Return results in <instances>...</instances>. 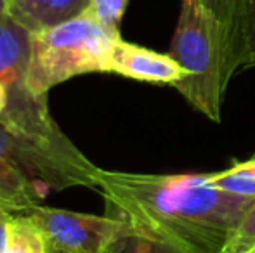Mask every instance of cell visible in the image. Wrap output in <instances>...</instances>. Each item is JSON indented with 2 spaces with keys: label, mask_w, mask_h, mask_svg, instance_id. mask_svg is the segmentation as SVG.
<instances>
[{
  "label": "cell",
  "mask_w": 255,
  "mask_h": 253,
  "mask_svg": "<svg viewBox=\"0 0 255 253\" xmlns=\"http://www.w3.org/2000/svg\"><path fill=\"white\" fill-rule=\"evenodd\" d=\"M127 3L128 0H91V10L104 26L120 31V21Z\"/></svg>",
  "instance_id": "obj_14"
},
{
  "label": "cell",
  "mask_w": 255,
  "mask_h": 253,
  "mask_svg": "<svg viewBox=\"0 0 255 253\" xmlns=\"http://www.w3.org/2000/svg\"><path fill=\"white\" fill-rule=\"evenodd\" d=\"M31 58V31L9 12L0 16V85L7 102L0 120L28 134L64 142L70 141L49 115L47 101L38 99L28 88Z\"/></svg>",
  "instance_id": "obj_5"
},
{
  "label": "cell",
  "mask_w": 255,
  "mask_h": 253,
  "mask_svg": "<svg viewBox=\"0 0 255 253\" xmlns=\"http://www.w3.org/2000/svg\"><path fill=\"white\" fill-rule=\"evenodd\" d=\"M106 253H184L168 243L125 227L108 247Z\"/></svg>",
  "instance_id": "obj_12"
},
{
  "label": "cell",
  "mask_w": 255,
  "mask_h": 253,
  "mask_svg": "<svg viewBox=\"0 0 255 253\" xmlns=\"http://www.w3.org/2000/svg\"><path fill=\"white\" fill-rule=\"evenodd\" d=\"M91 9V0H9V14L33 31L59 24Z\"/></svg>",
  "instance_id": "obj_9"
},
{
  "label": "cell",
  "mask_w": 255,
  "mask_h": 253,
  "mask_svg": "<svg viewBox=\"0 0 255 253\" xmlns=\"http://www.w3.org/2000/svg\"><path fill=\"white\" fill-rule=\"evenodd\" d=\"M98 170L70 141H49L0 120V206L10 213L70 187L96 189Z\"/></svg>",
  "instance_id": "obj_2"
},
{
  "label": "cell",
  "mask_w": 255,
  "mask_h": 253,
  "mask_svg": "<svg viewBox=\"0 0 255 253\" xmlns=\"http://www.w3.org/2000/svg\"><path fill=\"white\" fill-rule=\"evenodd\" d=\"M110 217L184 253H226L252 198L210 186L207 173L158 175L98 170Z\"/></svg>",
  "instance_id": "obj_1"
},
{
  "label": "cell",
  "mask_w": 255,
  "mask_h": 253,
  "mask_svg": "<svg viewBox=\"0 0 255 253\" xmlns=\"http://www.w3.org/2000/svg\"><path fill=\"white\" fill-rule=\"evenodd\" d=\"M12 213L0 206V253H5V240H7V224Z\"/></svg>",
  "instance_id": "obj_16"
},
{
  "label": "cell",
  "mask_w": 255,
  "mask_h": 253,
  "mask_svg": "<svg viewBox=\"0 0 255 253\" xmlns=\"http://www.w3.org/2000/svg\"><path fill=\"white\" fill-rule=\"evenodd\" d=\"M203 5L210 10L219 21L224 37V51H226V35H228L229 21H231V10H233V0H202Z\"/></svg>",
  "instance_id": "obj_15"
},
{
  "label": "cell",
  "mask_w": 255,
  "mask_h": 253,
  "mask_svg": "<svg viewBox=\"0 0 255 253\" xmlns=\"http://www.w3.org/2000/svg\"><path fill=\"white\" fill-rule=\"evenodd\" d=\"M168 54L186 71L174 87L202 115L221 122V106L231 73L219 21L202 0H182Z\"/></svg>",
  "instance_id": "obj_4"
},
{
  "label": "cell",
  "mask_w": 255,
  "mask_h": 253,
  "mask_svg": "<svg viewBox=\"0 0 255 253\" xmlns=\"http://www.w3.org/2000/svg\"><path fill=\"white\" fill-rule=\"evenodd\" d=\"M5 102H7V94H5V88L0 85V108H2V111H3V108H5Z\"/></svg>",
  "instance_id": "obj_17"
},
{
  "label": "cell",
  "mask_w": 255,
  "mask_h": 253,
  "mask_svg": "<svg viewBox=\"0 0 255 253\" xmlns=\"http://www.w3.org/2000/svg\"><path fill=\"white\" fill-rule=\"evenodd\" d=\"M120 31L104 26L91 9L31 33L28 88L47 101L52 87L78 75L110 73V56Z\"/></svg>",
  "instance_id": "obj_3"
},
{
  "label": "cell",
  "mask_w": 255,
  "mask_h": 253,
  "mask_svg": "<svg viewBox=\"0 0 255 253\" xmlns=\"http://www.w3.org/2000/svg\"><path fill=\"white\" fill-rule=\"evenodd\" d=\"M243 253H255V247L250 248V250H247V252H243Z\"/></svg>",
  "instance_id": "obj_20"
},
{
  "label": "cell",
  "mask_w": 255,
  "mask_h": 253,
  "mask_svg": "<svg viewBox=\"0 0 255 253\" xmlns=\"http://www.w3.org/2000/svg\"><path fill=\"white\" fill-rule=\"evenodd\" d=\"M9 12V0H0V16Z\"/></svg>",
  "instance_id": "obj_18"
},
{
  "label": "cell",
  "mask_w": 255,
  "mask_h": 253,
  "mask_svg": "<svg viewBox=\"0 0 255 253\" xmlns=\"http://www.w3.org/2000/svg\"><path fill=\"white\" fill-rule=\"evenodd\" d=\"M28 215L38 224L47 243L68 253H106L111 241L127 227L115 217L68 212L52 206L35 205Z\"/></svg>",
  "instance_id": "obj_6"
},
{
  "label": "cell",
  "mask_w": 255,
  "mask_h": 253,
  "mask_svg": "<svg viewBox=\"0 0 255 253\" xmlns=\"http://www.w3.org/2000/svg\"><path fill=\"white\" fill-rule=\"evenodd\" d=\"M207 180L221 191L255 199V156L245 162H235L222 172L207 173Z\"/></svg>",
  "instance_id": "obj_11"
},
{
  "label": "cell",
  "mask_w": 255,
  "mask_h": 253,
  "mask_svg": "<svg viewBox=\"0 0 255 253\" xmlns=\"http://www.w3.org/2000/svg\"><path fill=\"white\" fill-rule=\"evenodd\" d=\"M110 73L139 82L168 85L179 84L186 77V71L170 54H160L122 38H118L111 51Z\"/></svg>",
  "instance_id": "obj_7"
},
{
  "label": "cell",
  "mask_w": 255,
  "mask_h": 253,
  "mask_svg": "<svg viewBox=\"0 0 255 253\" xmlns=\"http://www.w3.org/2000/svg\"><path fill=\"white\" fill-rule=\"evenodd\" d=\"M47 253H68V252H63V250H59V248L49 245V247H47Z\"/></svg>",
  "instance_id": "obj_19"
},
{
  "label": "cell",
  "mask_w": 255,
  "mask_h": 253,
  "mask_svg": "<svg viewBox=\"0 0 255 253\" xmlns=\"http://www.w3.org/2000/svg\"><path fill=\"white\" fill-rule=\"evenodd\" d=\"M226 61L231 77L242 68L255 66V0H233Z\"/></svg>",
  "instance_id": "obj_8"
},
{
  "label": "cell",
  "mask_w": 255,
  "mask_h": 253,
  "mask_svg": "<svg viewBox=\"0 0 255 253\" xmlns=\"http://www.w3.org/2000/svg\"><path fill=\"white\" fill-rule=\"evenodd\" d=\"M47 238L28 213H12L7 224L5 253H47Z\"/></svg>",
  "instance_id": "obj_10"
},
{
  "label": "cell",
  "mask_w": 255,
  "mask_h": 253,
  "mask_svg": "<svg viewBox=\"0 0 255 253\" xmlns=\"http://www.w3.org/2000/svg\"><path fill=\"white\" fill-rule=\"evenodd\" d=\"M255 247V199L242 217L226 253H243Z\"/></svg>",
  "instance_id": "obj_13"
},
{
  "label": "cell",
  "mask_w": 255,
  "mask_h": 253,
  "mask_svg": "<svg viewBox=\"0 0 255 253\" xmlns=\"http://www.w3.org/2000/svg\"><path fill=\"white\" fill-rule=\"evenodd\" d=\"M0 115H2V108H0Z\"/></svg>",
  "instance_id": "obj_21"
}]
</instances>
